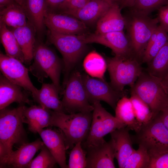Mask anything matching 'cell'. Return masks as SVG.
I'll return each mask as SVG.
<instances>
[{
    "label": "cell",
    "mask_w": 168,
    "mask_h": 168,
    "mask_svg": "<svg viewBox=\"0 0 168 168\" xmlns=\"http://www.w3.org/2000/svg\"><path fill=\"white\" fill-rule=\"evenodd\" d=\"M16 3H17L15 0H0V10Z\"/></svg>",
    "instance_id": "b9f144b4"
},
{
    "label": "cell",
    "mask_w": 168,
    "mask_h": 168,
    "mask_svg": "<svg viewBox=\"0 0 168 168\" xmlns=\"http://www.w3.org/2000/svg\"><path fill=\"white\" fill-rule=\"evenodd\" d=\"M24 89L7 79L2 74L0 76V110L7 107L13 102L20 105L32 102Z\"/></svg>",
    "instance_id": "e0dca14e"
},
{
    "label": "cell",
    "mask_w": 168,
    "mask_h": 168,
    "mask_svg": "<svg viewBox=\"0 0 168 168\" xmlns=\"http://www.w3.org/2000/svg\"><path fill=\"white\" fill-rule=\"evenodd\" d=\"M26 19L24 7L18 3L0 10V22L9 29L25 26L28 21Z\"/></svg>",
    "instance_id": "4316f807"
},
{
    "label": "cell",
    "mask_w": 168,
    "mask_h": 168,
    "mask_svg": "<svg viewBox=\"0 0 168 168\" xmlns=\"http://www.w3.org/2000/svg\"><path fill=\"white\" fill-rule=\"evenodd\" d=\"M168 0H136L132 11L147 15L152 11L166 4Z\"/></svg>",
    "instance_id": "d590c367"
},
{
    "label": "cell",
    "mask_w": 168,
    "mask_h": 168,
    "mask_svg": "<svg viewBox=\"0 0 168 168\" xmlns=\"http://www.w3.org/2000/svg\"><path fill=\"white\" fill-rule=\"evenodd\" d=\"M114 3H117L120 5L122 0H110Z\"/></svg>",
    "instance_id": "bcb514c9"
},
{
    "label": "cell",
    "mask_w": 168,
    "mask_h": 168,
    "mask_svg": "<svg viewBox=\"0 0 168 168\" xmlns=\"http://www.w3.org/2000/svg\"><path fill=\"white\" fill-rule=\"evenodd\" d=\"M93 110L90 128L85 142L86 147L97 145L105 141L106 135L119 128L126 127L107 111L100 101L92 104Z\"/></svg>",
    "instance_id": "ba28073f"
},
{
    "label": "cell",
    "mask_w": 168,
    "mask_h": 168,
    "mask_svg": "<svg viewBox=\"0 0 168 168\" xmlns=\"http://www.w3.org/2000/svg\"><path fill=\"white\" fill-rule=\"evenodd\" d=\"M137 150H134L128 158L124 168H148L150 157L148 150L139 145Z\"/></svg>",
    "instance_id": "d6a6232c"
},
{
    "label": "cell",
    "mask_w": 168,
    "mask_h": 168,
    "mask_svg": "<svg viewBox=\"0 0 168 168\" xmlns=\"http://www.w3.org/2000/svg\"><path fill=\"white\" fill-rule=\"evenodd\" d=\"M84 68L90 76L104 79L107 64L106 60L99 54L95 51L89 53L85 57L83 62Z\"/></svg>",
    "instance_id": "f1b7e54d"
},
{
    "label": "cell",
    "mask_w": 168,
    "mask_h": 168,
    "mask_svg": "<svg viewBox=\"0 0 168 168\" xmlns=\"http://www.w3.org/2000/svg\"><path fill=\"white\" fill-rule=\"evenodd\" d=\"M121 8L117 3L113 4L97 21V33L123 31L125 20L121 12Z\"/></svg>",
    "instance_id": "44dd1931"
},
{
    "label": "cell",
    "mask_w": 168,
    "mask_h": 168,
    "mask_svg": "<svg viewBox=\"0 0 168 168\" xmlns=\"http://www.w3.org/2000/svg\"><path fill=\"white\" fill-rule=\"evenodd\" d=\"M82 142H78L72 147L69 155L68 168L86 167V154L82 148Z\"/></svg>",
    "instance_id": "e575fe53"
},
{
    "label": "cell",
    "mask_w": 168,
    "mask_h": 168,
    "mask_svg": "<svg viewBox=\"0 0 168 168\" xmlns=\"http://www.w3.org/2000/svg\"><path fill=\"white\" fill-rule=\"evenodd\" d=\"M114 3L110 0H90L73 16L85 24L97 21Z\"/></svg>",
    "instance_id": "cb8c5ba5"
},
{
    "label": "cell",
    "mask_w": 168,
    "mask_h": 168,
    "mask_svg": "<svg viewBox=\"0 0 168 168\" xmlns=\"http://www.w3.org/2000/svg\"><path fill=\"white\" fill-rule=\"evenodd\" d=\"M48 42L57 48L63 57L64 89L70 74L85 53L86 44L81 35L63 34L48 30Z\"/></svg>",
    "instance_id": "277c9868"
},
{
    "label": "cell",
    "mask_w": 168,
    "mask_h": 168,
    "mask_svg": "<svg viewBox=\"0 0 168 168\" xmlns=\"http://www.w3.org/2000/svg\"><path fill=\"white\" fill-rule=\"evenodd\" d=\"M125 20L133 55L139 61L142 60L151 36L158 26V19L132 11Z\"/></svg>",
    "instance_id": "8992f818"
},
{
    "label": "cell",
    "mask_w": 168,
    "mask_h": 168,
    "mask_svg": "<svg viewBox=\"0 0 168 168\" xmlns=\"http://www.w3.org/2000/svg\"><path fill=\"white\" fill-rule=\"evenodd\" d=\"M19 4L22 6L24 7L26 0H15Z\"/></svg>",
    "instance_id": "f6af8a7d"
},
{
    "label": "cell",
    "mask_w": 168,
    "mask_h": 168,
    "mask_svg": "<svg viewBox=\"0 0 168 168\" xmlns=\"http://www.w3.org/2000/svg\"><path fill=\"white\" fill-rule=\"evenodd\" d=\"M157 18L160 25L168 32V2L159 8Z\"/></svg>",
    "instance_id": "f35d334b"
},
{
    "label": "cell",
    "mask_w": 168,
    "mask_h": 168,
    "mask_svg": "<svg viewBox=\"0 0 168 168\" xmlns=\"http://www.w3.org/2000/svg\"><path fill=\"white\" fill-rule=\"evenodd\" d=\"M1 42L6 55L25 63L24 55L12 32L3 23L0 22Z\"/></svg>",
    "instance_id": "83f0119b"
},
{
    "label": "cell",
    "mask_w": 168,
    "mask_h": 168,
    "mask_svg": "<svg viewBox=\"0 0 168 168\" xmlns=\"http://www.w3.org/2000/svg\"><path fill=\"white\" fill-rule=\"evenodd\" d=\"M16 37L22 50L26 64L31 63L33 58V53L36 40L35 29L28 21L24 26L10 29Z\"/></svg>",
    "instance_id": "603a6c76"
},
{
    "label": "cell",
    "mask_w": 168,
    "mask_h": 168,
    "mask_svg": "<svg viewBox=\"0 0 168 168\" xmlns=\"http://www.w3.org/2000/svg\"><path fill=\"white\" fill-rule=\"evenodd\" d=\"M110 84L116 90L123 91L127 85H134L142 72L138 60L133 57L125 58L115 56L106 59Z\"/></svg>",
    "instance_id": "52a82bcc"
},
{
    "label": "cell",
    "mask_w": 168,
    "mask_h": 168,
    "mask_svg": "<svg viewBox=\"0 0 168 168\" xmlns=\"http://www.w3.org/2000/svg\"><path fill=\"white\" fill-rule=\"evenodd\" d=\"M115 110V117L130 130L135 133L139 130L141 126L135 118L130 98L125 96L120 98L117 103Z\"/></svg>",
    "instance_id": "484cf974"
},
{
    "label": "cell",
    "mask_w": 168,
    "mask_h": 168,
    "mask_svg": "<svg viewBox=\"0 0 168 168\" xmlns=\"http://www.w3.org/2000/svg\"><path fill=\"white\" fill-rule=\"evenodd\" d=\"M44 22L48 30L59 33L82 35L90 33L86 24L67 14L46 12Z\"/></svg>",
    "instance_id": "5bb4252c"
},
{
    "label": "cell",
    "mask_w": 168,
    "mask_h": 168,
    "mask_svg": "<svg viewBox=\"0 0 168 168\" xmlns=\"http://www.w3.org/2000/svg\"><path fill=\"white\" fill-rule=\"evenodd\" d=\"M81 36L86 44L96 43L110 48L115 56L125 58L133 57L129 39L123 31L105 33H89Z\"/></svg>",
    "instance_id": "4fadbf2b"
},
{
    "label": "cell",
    "mask_w": 168,
    "mask_h": 168,
    "mask_svg": "<svg viewBox=\"0 0 168 168\" xmlns=\"http://www.w3.org/2000/svg\"><path fill=\"white\" fill-rule=\"evenodd\" d=\"M51 113L50 126L59 129L64 138L66 150L85 140L90 127L92 112L67 114L51 110Z\"/></svg>",
    "instance_id": "7a4b0ae2"
},
{
    "label": "cell",
    "mask_w": 168,
    "mask_h": 168,
    "mask_svg": "<svg viewBox=\"0 0 168 168\" xmlns=\"http://www.w3.org/2000/svg\"><path fill=\"white\" fill-rule=\"evenodd\" d=\"M20 60L1 52L0 69L2 75L12 83L30 92L32 97L38 93L29 77V69Z\"/></svg>",
    "instance_id": "7c38bea8"
},
{
    "label": "cell",
    "mask_w": 168,
    "mask_h": 168,
    "mask_svg": "<svg viewBox=\"0 0 168 168\" xmlns=\"http://www.w3.org/2000/svg\"><path fill=\"white\" fill-rule=\"evenodd\" d=\"M33 59L29 71L41 83L45 78L49 77L59 92L62 89L60 77L63 62L53 50L39 40H36Z\"/></svg>",
    "instance_id": "3957f363"
},
{
    "label": "cell",
    "mask_w": 168,
    "mask_h": 168,
    "mask_svg": "<svg viewBox=\"0 0 168 168\" xmlns=\"http://www.w3.org/2000/svg\"><path fill=\"white\" fill-rule=\"evenodd\" d=\"M51 110L40 105H31L28 107L24 105L22 114L23 123L28 124L30 132L38 133L44 128L50 126Z\"/></svg>",
    "instance_id": "ffe728a7"
},
{
    "label": "cell",
    "mask_w": 168,
    "mask_h": 168,
    "mask_svg": "<svg viewBox=\"0 0 168 168\" xmlns=\"http://www.w3.org/2000/svg\"><path fill=\"white\" fill-rule=\"evenodd\" d=\"M59 93L53 83H43L37 93L32 97L35 101L44 107L57 112L65 113L61 101L59 98Z\"/></svg>",
    "instance_id": "d4e9b609"
},
{
    "label": "cell",
    "mask_w": 168,
    "mask_h": 168,
    "mask_svg": "<svg viewBox=\"0 0 168 168\" xmlns=\"http://www.w3.org/2000/svg\"><path fill=\"white\" fill-rule=\"evenodd\" d=\"M161 81L164 88L168 94V71L165 77Z\"/></svg>",
    "instance_id": "ee69618b"
},
{
    "label": "cell",
    "mask_w": 168,
    "mask_h": 168,
    "mask_svg": "<svg viewBox=\"0 0 168 168\" xmlns=\"http://www.w3.org/2000/svg\"><path fill=\"white\" fill-rule=\"evenodd\" d=\"M148 64L147 72L162 80L168 71V41Z\"/></svg>",
    "instance_id": "f546056e"
},
{
    "label": "cell",
    "mask_w": 168,
    "mask_h": 168,
    "mask_svg": "<svg viewBox=\"0 0 168 168\" xmlns=\"http://www.w3.org/2000/svg\"><path fill=\"white\" fill-rule=\"evenodd\" d=\"M136 0H122L120 4V7H132L134 5Z\"/></svg>",
    "instance_id": "7bdbcfd3"
},
{
    "label": "cell",
    "mask_w": 168,
    "mask_h": 168,
    "mask_svg": "<svg viewBox=\"0 0 168 168\" xmlns=\"http://www.w3.org/2000/svg\"><path fill=\"white\" fill-rule=\"evenodd\" d=\"M158 114L163 123L168 129V105Z\"/></svg>",
    "instance_id": "60d3db41"
},
{
    "label": "cell",
    "mask_w": 168,
    "mask_h": 168,
    "mask_svg": "<svg viewBox=\"0 0 168 168\" xmlns=\"http://www.w3.org/2000/svg\"><path fill=\"white\" fill-rule=\"evenodd\" d=\"M131 93L137 95L149 106L154 117L168 105V94L161 80L147 72L142 71L131 88Z\"/></svg>",
    "instance_id": "5b68a950"
},
{
    "label": "cell",
    "mask_w": 168,
    "mask_h": 168,
    "mask_svg": "<svg viewBox=\"0 0 168 168\" xmlns=\"http://www.w3.org/2000/svg\"><path fill=\"white\" fill-rule=\"evenodd\" d=\"M158 32L155 41L147 47L142 58L143 63H149L161 48L168 41V32L160 25L158 26Z\"/></svg>",
    "instance_id": "1f68e13d"
},
{
    "label": "cell",
    "mask_w": 168,
    "mask_h": 168,
    "mask_svg": "<svg viewBox=\"0 0 168 168\" xmlns=\"http://www.w3.org/2000/svg\"><path fill=\"white\" fill-rule=\"evenodd\" d=\"M150 161L148 168H168V148L148 151Z\"/></svg>",
    "instance_id": "8d00e7d4"
},
{
    "label": "cell",
    "mask_w": 168,
    "mask_h": 168,
    "mask_svg": "<svg viewBox=\"0 0 168 168\" xmlns=\"http://www.w3.org/2000/svg\"><path fill=\"white\" fill-rule=\"evenodd\" d=\"M131 136L133 143L142 145L148 151L168 148V129L158 114L142 125L139 130Z\"/></svg>",
    "instance_id": "30bf717a"
},
{
    "label": "cell",
    "mask_w": 168,
    "mask_h": 168,
    "mask_svg": "<svg viewBox=\"0 0 168 168\" xmlns=\"http://www.w3.org/2000/svg\"><path fill=\"white\" fill-rule=\"evenodd\" d=\"M44 145L40 138L31 142L24 143L0 161V167L27 168L36 152Z\"/></svg>",
    "instance_id": "9a60e30c"
},
{
    "label": "cell",
    "mask_w": 168,
    "mask_h": 168,
    "mask_svg": "<svg viewBox=\"0 0 168 168\" xmlns=\"http://www.w3.org/2000/svg\"><path fill=\"white\" fill-rule=\"evenodd\" d=\"M64 89L61 102L65 113L92 112L93 107L89 101L79 72L72 71Z\"/></svg>",
    "instance_id": "9c48e42d"
},
{
    "label": "cell",
    "mask_w": 168,
    "mask_h": 168,
    "mask_svg": "<svg viewBox=\"0 0 168 168\" xmlns=\"http://www.w3.org/2000/svg\"><path fill=\"white\" fill-rule=\"evenodd\" d=\"M87 149V166L88 168H114V149L110 139Z\"/></svg>",
    "instance_id": "2e32d148"
},
{
    "label": "cell",
    "mask_w": 168,
    "mask_h": 168,
    "mask_svg": "<svg viewBox=\"0 0 168 168\" xmlns=\"http://www.w3.org/2000/svg\"><path fill=\"white\" fill-rule=\"evenodd\" d=\"M130 129L127 127L117 129L110 134L114 147L115 158L120 168H124L129 157L134 150Z\"/></svg>",
    "instance_id": "ac0fdd59"
},
{
    "label": "cell",
    "mask_w": 168,
    "mask_h": 168,
    "mask_svg": "<svg viewBox=\"0 0 168 168\" xmlns=\"http://www.w3.org/2000/svg\"><path fill=\"white\" fill-rule=\"evenodd\" d=\"M28 21L34 27L38 40L42 41L45 32V0H26L24 7Z\"/></svg>",
    "instance_id": "7402d4cb"
},
{
    "label": "cell",
    "mask_w": 168,
    "mask_h": 168,
    "mask_svg": "<svg viewBox=\"0 0 168 168\" xmlns=\"http://www.w3.org/2000/svg\"><path fill=\"white\" fill-rule=\"evenodd\" d=\"M82 79L90 102L104 101L115 110L118 100L126 96L125 92L114 88L104 79L92 77L86 74H82Z\"/></svg>",
    "instance_id": "8fae6325"
},
{
    "label": "cell",
    "mask_w": 168,
    "mask_h": 168,
    "mask_svg": "<svg viewBox=\"0 0 168 168\" xmlns=\"http://www.w3.org/2000/svg\"><path fill=\"white\" fill-rule=\"evenodd\" d=\"M90 0H67L55 13L65 14L72 16L82 8Z\"/></svg>",
    "instance_id": "74e56055"
},
{
    "label": "cell",
    "mask_w": 168,
    "mask_h": 168,
    "mask_svg": "<svg viewBox=\"0 0 168 168\" xmlns=\"http://www.w3.org/2000/svg\"><path fill=\"white\" fill-rule=\"evenodd\" d=\"M38 133L60 167L68 168L66 162V148L62 133L49 128L43 129Z\"/></svg>",
    "instance_id": "d6986e66"
},
{
    "label": "cell",
    "mask_w": 168,
    "mask_h": 168,
    "mask_svg": "<svg viewBox=\"0 0 168 168\" xmlns=\"http://www.w3.org/2000/svg\"><path fill=\"white\" fill-rule=\"evenodd\" d=\"M24 105L0 110V161L12 152L14 146L27 142L22 118Z\"/></svg>",
    "instance_id": "6da1fadb"
},
{
    "label": "cell",
    "mask_w": 168,
    "mask_h": 168,
    "mask_svg": "<svg viewBox=\"0 0 168 168\" xmlns=\"http://www.w3.org/2000/svg\"><path fill=\"white\" fill-rule=\"evenodd\" d=\"M130 99L133 105L135 118L141 126L147 123L154 117L149 106L138 96L131 93Z\"/></svg>",
    "instance_id": "4dcf8cb0"
},
{
    "label": "cell",
    "mask_w": 168,
    "mask_h": 168,
    "mask_svg": "<svg viewBox=\"0 0 168 168\" xmlns=\"http://www.w3.org/2000/svg\"><path fill=\"white\" fill-rule=\"evenodd\" d=\"M39 154L29 164L28 168H54L57 162L47 147L44 144Z\"/></svg>",
    "instance_id": "836d02e7"
},
{
    "label": "cell",
    "mask_w": 168,
    "mask_h": 168,
    "mask_svg": "<svg viewBox=\"0 0 168 168\" xmlns=\"http://www.w3.org/2000/svg\"><path fill=\"white\" fill-rule=\"evenodd\" d=\"M67 0H45L46 12H55L58 7Z\"/></svg>",
    "instance_id": "ab89813d"
}]
</instances>
